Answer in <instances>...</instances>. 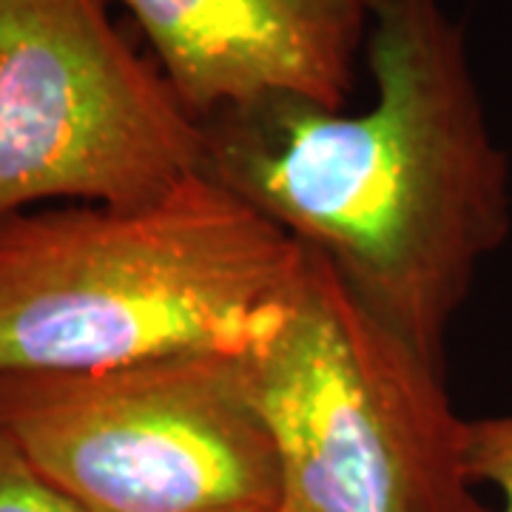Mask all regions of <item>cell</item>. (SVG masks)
<instances>
[{
	"instance_id": "cell-1",
	"label": "cell",
	"mask_w": 512,
	"mask_h": 512,
	"mask_svg": "<svg viewBox=\"0 0 512 512\" xmlns=\"http://www.w3.org/2000/svg\"><path fill=\"white\" fill-rule=\"evenodd\" d=\"M373 103L259 100L202 120V171L316 251L382 325L444 367L450 322L510 237V160L467 29L441 0H376Z\"/></svg>"
},
{
	"instance_id": "cell-2",
	"label": "cell",
	"mask_w": 512,
	"mask_h": 512,
	"mask_svg": "<svg viewBox=\"0 0 512 512\" xmlns=\"http://www.w3.org/2000/svg\"><path fill=\"white\" fill-rule=\"evenodd\" d=\"M308 248L205 171L134 205L0 220V373L248 359L288 322Z\"/></svg>"
},
{
	"instance_id": "cell-3",
	"label": "cell",
	"mask_w": 512,
	"mask_h": 512,
	"mask_svg": "<svg viewBox=\"0 0 512 512\" xmlns=\"http://www.w3.org/2000/svg\"><path fill=\"white\" fill-rule=\"evenodd\" d=\"M279 458V512H495L467 473L444 367L308 251L288 322L245 359Z\"/></svg>"
},
{
	"instance_id": "cell-4",
	"label": "cell",
	"mask_w": 512,
	"mask_h": 512,
	"mask_svg": "<svg viewBox=\"0 0 512 512\" xmlns=\"http://www.w3.org/2000/svg\"><path fill=\"white\" fill-rule=\"evenodd\" d=\"M0 430L92 512H279L274 439L237 356L0 373Z\"/></svg>"
},
{
	"instance_id": "cell-5",
	"label": "cell",
	"mask_w": 512,
	"mask_h": 512,
	"mask_svg": "<svg viewBox=\"0 0 512 512\" xmlns=\"http://www.w3.org/2000/svg\"><path fill=\"white\" fill-rule=\"evenodd\" d=\"M205 165V128L109 0H0V220L134 208Z\"/></svg>"
},
{
	"instance_id": "cell-6",
	"label": "cell",
	"mask_w": 512,
	"mask_h": 512,
	"mask_svg": "<svg viewBox=\"0 0 512 512\" xmlns=\"http://www.w3.org/2000/svg\"><path fill=\"white\" fill-rule=\"evenodd\" d=\"M376 0H123L197 120L299 97L348 109Z\"/></svg>"
},
{
	"instance_id": "cell-7",
	"label": "cell",
	"mask_w": 512,
	"mask_h": 512,
	"mask_svg": "<svg viewBox=\"0 0 512 512\" xmlns=\"http://www.w3.org/2000/svg\"><path fill=\"white\" fill-rule=\"evenodd\" d=\"M0 512H92L37 470L0 430Z\"/></svg>"
},
{
	"instance_id": "cell-8",
	"label": "cell",
	"mask_w": 512,
	"mask_h": 512,
	"mask_svg": "<svg viewBox=\"0 0 512 512\" xmlns=\"http://www.w3.org/2000/svg\"><path fill=\"white\" fill-rule=\"evenodd\" d=\"M464 461L476 484L498 490V512H512V413L467 419Z\"/></svg>"
},
{
	"instance_id": "cell-9",
	"label": "cell",
	"mask_w": 512,
	"mask_h": 512,
	"mask_svg": "<svg viewBox=\"0 0 512 512\" xmlns=\"http://www.w3.org/2000/svg\"><path fill=\"white\" fill-rule=\"evenodd\" d=\"M237 512H268V510H237Z\"/></svg>"
}]
</instances>
